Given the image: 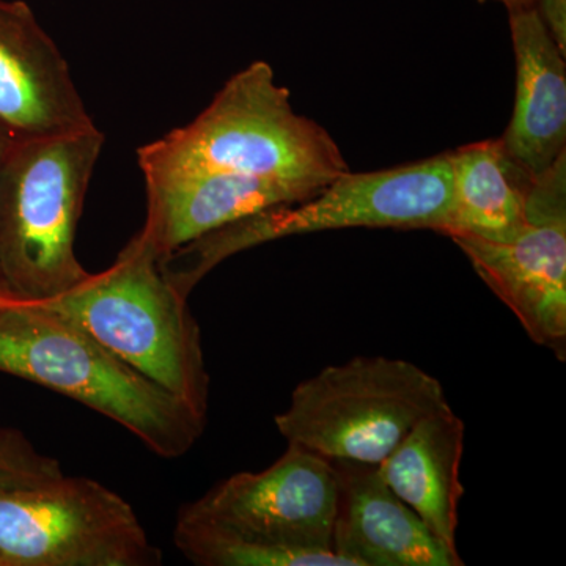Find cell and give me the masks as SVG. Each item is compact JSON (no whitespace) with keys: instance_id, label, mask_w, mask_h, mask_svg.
<instances>
[{"instance_id":"4fadbf2b","label":"cell","mask_w":566,"mask_h":566,"mask_svg":"<svg viewBox=\"0 0 566 566\" xmlns=\"http://www.w3.org/2000/svg\"><path fill=\"white\" fill-rule=\"evenodd\" d=\"M516 59V98L501 137L505 151L532 178L566 155V55L535 7L509 11Z\"/></svg>"},{"instance_id":"3957f363","label":"cell","mask_w":566,"mask_h":566,"mask_svg":"<svg viewBox=\"0 0 566 566\" xmlns=\"http://www.w3.org/2000/svg\"><path fill=\"white\" fill-rule=\"evenodd\" d=\"M0 371L54 390L120 423L164 460L185 457L207 427V417L40 301L0 297Z\"/></svg>"},{"instance_id":"d6986e66","label":"cell","mask_w":566,"mask_h":566,"mask_svg":"<svg viewBox=\"0 0 566 566\" xmlns=\"http://www.w3.org/2000/svg\"><path fill=\"white\" fill-rule=\"evenodd\" d=\"M480 2L502 3V6H505V9L509 11L532 9V7H535V0H480Z\"/></svg>"},{"instance_id":"30bf717a","label":"cell","mask_w":566,"mask_h":566,"mask_svg":"<svg viewBox=\"0 0 566 566\" xmlns=\"http://www.w3.org/2000/svg\"><path fill=\"white\" fill-rule=\"evenodd\" d=\"M95 125L69 62L24 0H0V126L11 137Z\"/></svg>"},{"instance_id":"5bb4252c","label":"cell","mask_w":566,"mask_h":566,"mask_svg":"<svg viewBox=\"0 0 566 566\" xmlns=\"http://www.w3.org/2000/svg\"><path fill=\"white\" fill-rule=\"evenodd\" d=\"M463 452L464 422L447 405L419 420L378 464L387 486L453 551L464 494Z\"/></svg>"},{"instance_id":"5b68a950","label":"cell","mask_w":566,"mask_h":566,"mask_svg":"<svg viewBox=\"0 0 566 566\" xmlns=\"http://www.w3.org/2000/svg\"><path fill=\"white\" fill-rule=\"evenodd\" d=\"M452 208L449 153L423 161L353 174L301 202L270 208L182 245L161 260L185 297L223 260L271 241L344 229L433 230L444 234Z\"/></svg>"},{"instance_id":"9a60e30c","label":"cell","mask_w":566,"mask_h":566,"mask_svg":"<svg viewBox=\"0 0 566 566\" xmlns=\"http://www.w3.org/2000/svg\"><path fill=\"white\" fill-rule=\"evenodd\" d=\"M449 155L452 208L444 234L512 241L526 221L534 178L510 158L501 139L475 142Z\"/></svg>"},{"instance_id":"ac0fdd59","label":"cell","mask_w":566,"mask_h":566,"mask_svg":"<svg viewBox=\"0 0 566 566\" xmlns=\"http://www.w3.org/2000/svg\"><path fill=\"white\" fill-rule=\"evenodd\" d=\"M10 134L0 126V167H2L3 156H6L7 147H9ZM10 296L7 292L6 283H3L2 274H0V297Z\"/></svg>"},{"instance_id":"7c38bea8","label":"cell","mask_w":566,"mask_h":566,"mask_svg":"<svg viewBox=\"0 0 566 566\" xmlns=\"http://www.w3.org/2000/svg\"><path fill=\"white\" fill-rule=\"evenodd\" d=\"M338 479L333 551L348 566H461L450 549L387 486L378 465L333 461Z\"/></svg>"},{"instance_id":"2e32d148","label":"cell","mask_w":566,"mask_h":566,"mask_svg":"<svg viewBox=\"0 0 566 566\" xmlns=\"http://www.w3.org/2000/svg\"><path fill=\"white\" fill-rule=\"evenodd\" d=\"M61 475V463L40 453L21 431L0 430V490L36 486Z\"/></svg>"},{"instance_id":"e0dca14e","label":"cell","mask_w":566,"mask_h":566,"mask_svg":"<svg viewBox=\"0 0 566 566\" xmlns=\"http://www.w3.org/2000/svg\"><path fill=\"white\" fill-rule=\"evenodd\" d=\"M535 11L558 50L566 55V0H535Z\"/></svg>"},{"instance_id":"ba28073f","label":"cell","mask_w":566,"mask_h":566,"mask_svg":"<svg viewBox=\"0 0 566 566\" xmlns=\"http://www.w3.org/2000/svg\"><path fill=\"white\" fill-rule=\"evenodd\" d=\"M129 502L85 476L0 490V566H158Z\"/></svg>"},{"instance_id":"52a82bcc","label":"cell","mask_w":566,"mask_h":566,"mask_svg":"<svg viewBox=\"0 0 566 566\" xmlns=\"http://www.w3.org/2000/svg\"><path fill=\"white\" fill-rule=\"evenodd\" d=\"M447 405L441 381L416 364L359 356L300 382L274 422L289 444L329 461L378 465L419 420Z\"/></svg>"},{"instance_id":"6da1fadb","label":"cell","mask_w":566,"mask_h":566,"mask_svg":"<svg viewBox=\"0 0 566 566\" xmlns=\"http://www.w3.org/2000/svg\"><path fill=\"white\" fill-rule=\"evenodd\" d=\"M337 499L333 461L289 444L182 506L175 546L200 566H348L333 551Z\"/></svg>"},{"instance_id":"7a4b0ae2","label":"cell","mask_w":566,"mask_h":566,"mask_svg":"<svg viewBox=\"0 0 566 566\" xmlns=\"http://www.w3.org/2000/svg\"><path fill=\"white\" fill-rule=\"evenodd\" d=\"M137 156L142 174L221 170L282 182L308 196L349 172L337 142L294 112L289 88L262 61L230 77L196 120L144 145Z\"/></svg>"},{"instance_id":"8fae6325","label":"cell","mask_w":566,"mask_h":566,"mask_svg":"<svg viewBox=\"0 0 566 566\" xmlns=\"http://www.w3.org/2000/svg\"><path fill=\"white\" fill-rule=\"evenodd\" d=\"M144 177L147 219L137 233L159 260L255 212L312 197L282 182L221 170H164Z\"/></svg>"},{"instance_id":"8992f818","label":"cell","mask_w":566,"mask_h":566,"mask_svg":"<svg viewBox=\"0 0 566 566\" xmlns=\"http://www.w3.org/2000/svg\"><path fill=\"white\" fill-rule=\"evenodd\" d=\"M69 316L104 348L197 415L208 416L210 374L202 333L188 297L164 274L161 260L134 234L107 270L69 293L40 301Z\"/></svg>"},{"instance_id":"277c9868","label":"cell","mask_w":566,"mask_h":566,"mask_svg":"<svg viewBox=\"0 0 566 566\" xmlns=\"http://www.w3.org/2000/svg\"><path fill=\"white\" fill-rule=\"evenodd\" d=\"M103 147L96 125L10 137L0 167V274L10 296L55 300L91 275L74 243Z\"/></svg>"},{"instance_id":"9c48e42d","label":"cell","mask_w":566,"mask_h":566,"mask_svg":"<svg viewBox=\"0 0 566 566\" xmlns=\"http://www.w3.org/2000/svg\"><path fill=\"white\" fill-rule=\"evenodd\" d=\"M536 345L566 359V155L535 178L523 229L509 243L452 237Z\"/></svg>"}]
</instances>
